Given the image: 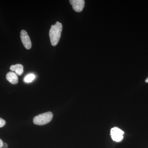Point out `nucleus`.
Returning a JSON list of instances; mask_svg holds the SVG:
<instances>
[{"mask_svg": "<svg viewBox=\"0 0 148 148\" xmlns=\"http://www.w3.org/2000/svg\"><path fill=\"white\" fill-rule=\"evenodd\" d=\"M62 31V24L58 21L56 22L54 25L51 26L49 35L51 45L53 46L57 45L61 38Z\"/></svg>", "mask_w": 148, "mask_h": 148, "instance_id": "1", "label": "nucleus"}, {"mask_svg": "<svg viewBox=\"0 0 148 148\" xmlns=\"http://www.w3.org/2000/svg\"><path fill=\"white\" fill-rule=\"evenodd\" d=\"M53 116L52 112H47L35 116L33 119V121L34 123L37 125H44L50 122L52 119Z\"/></svg>", "mask_w": 148, "mask_h": 148, "instance_id": "2", "label": "nucleus"}, {"mask_svg": "<svg viewBox=\"0 0 148 148\" xmlns=\"http://www.w3.org/2000/svg\"><path fill=\"white\" fill-rule=\"evenodd\" d=\"M123 131L117 127H114L111 130V135L112 139L116 142H120L123 139Z\"/></svg>", "mask_w": 148, "mask_h": 148, "instance_id": "3", "label": "nucleus"}, {"mask_svg": "<svg viewBox=\"0 0 148 148\" xmlns=\"http://www.w3.org/2000/svg\"><path fill=\"white\" fill-rule=\"evenodd\" d=\"M21 41L24 47L27 49H29L32 47V42L29 35L25 30H22L20 33Z\"/></svg>", "mask_w": 148, "mask_h": 148, "instance_id": "4", "label": "nucleus"}, {"mask_svg": "<svg viewBox=\"0 0 148 148\" xmlns=\"http://www.w3.org/2000/svg\"><path fill=\"white\" fill-rule=\"evenodd\" d=\"M69 1L75 11L81 12L83 10L85 5L84 0H70Z\"/></svg>", "mask_w": 148, "mask_h": 148, "instance_id": "5", "label": "nucleus"}, {"mask_svg": "<svg viewBox=\"0 0 148 148\" xmlns=\"http://www.w3.org/2000/svg\"><path fill=\"white\" fill-rule=\"evenodd\" d=\"M6 78L12 84H16L18 83V77L17 75L13 72H10L8 73L6 76Z\"/></svg>", "mask_w": 148, "mask_h": 148, "instance_id": "6", "label": "nucleus"}, {"mask_svg": "<svg viewBox=\"0 0 148 148\" xmlns=\"http://www.w3.org/2000/svg\"><path fill=\"white\" fill-rule=\"evenodd\" d=\"M10 70L12 71H15L18 75H21L24 73V67L22 65L17 64L10 66Z\"/></svg>", "mask_w": 148, "mask_h": 148, "instance_id": "7", "label": "nucleus"}, {"mask_svg": "<svg viewBox=\"0 0 148 148\" xmlns=\"http://www.w3.org/2000/svg\"><path fill=\"white\" fill-rule=\"evenodd\" d=\"M35 75L33 74H30L27 75L24 78V82H25L30 83L32 82L35 78Z\"/></svg>", "mask_w": 148, "mask_h": 148, "instance_id": "8", "label": "nucleus"}, {"mask_svg": "<svg viewBox=\"0 0 148 148\" xmlns=\"http://www.w3.org/2000/svg\"><path fill=\"white\" fill-rule=\"evenodd\" d=\"M5 121L0 118V127H3L5 125Z\"/></svg>", "mask_w": 148, "mask_h": 148, "instance_id": "9", "label": "nucleus"}, {"mask_svg": "<svg viewBox=\"0 0 148 148\" xmlns=\"http://www.w3.org/2000/svg\"><path fill=\"white\" fill-rule=\"evenodd\" d=\"M3 148H8V145L6 143H3Z\"/></svg>", "mask_w": 148, "mask_h": 148, "instance_id": "10", "label": "nucleus"}, {"mask_svg": "<svg viewBox=\"0 0 148 148\" xmlns=\"http://www.w3.org/2000/svg\"><path fill=\"white\" fill-rule=\"evenodd\" d=\"M3 143L2 140L0 139V148L3 147Z\"/></svg>", "mask_w": 148, "mask_h": 148, "instance_id": "11", "label": "nucleus"}, {"mask_svg": "<svg viewBox=\"0 0 148 148\" xmlns=\"http://www.w3.org/2000/svg\"><path fill=\"white\" fill-rule=\"evenodd\" d=\"M145 82L148 83V77L145 80Z\"/></svg>", "mask_w": 148, "mask_h": 148, "instance_id": "12", "label": "nucleus"}]
</instances>
